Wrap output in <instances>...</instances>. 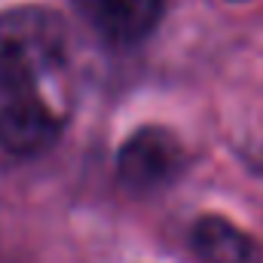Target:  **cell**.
I'll use <instances>...</instances> for the list:
<instances>
[{
  "instance_id": "obj_1",
  "label": "cell",
  "mask_w": 263,
  "mask_h": 263,
  "mask_svg": "<svg viewBox=\"0 0 263 263\" xmlns=\"http://www.w3.org/2000/svg\"><path fill=\"white\" fill-rule=\"evenodd\" d=\"M67 34L59 12L12 6L0 12V144L40 153L67 123Z\"/></svg>"
},
{
  "instance_id": "obj_2",
  "label": "cell",
  "mask_w": 263,
  "mask_h": 263,
  "mask_svg": "<svg viewBox=\"0 0 263 263\" xmlns=\"http://www.w3.org/2000/svg\"><path fill=\"white\" fill-rule=\"evenodd\" d=\"M184 168L181 141L162 126L138 129L117 153V175L135 193H153L178 178Z\"/></svg>"
},
{
  "instance_id": "obj_3",
  "label": "cell",
  "mask_w": 263,
  "mask_h": 263,
  "mask_svg": "<svg viewBox=\"0 0 263 263\" xmlns=\"http://www.w3.org/2000/svg\"><path fill=\"white\" fill-rule=\"evenodd\" d=\"M73 6L98 37L117 46L144 40L162 15V0H73Z\"/></svg>"
},
{
  "instance_id": "obj_4",
  "label": "cell",
  "mask_w": 263,
  "mask_h": 263,
  "mask_svg": "<svg viewBox=\"0 0 263 263\" xmlns=\"http://www.w3.org/2000/svg\"><path fill=\"white\" fill-rule=\"evenodd\" d=\"M190 242L202 263H260L254 239L217 214L199 217Z\"/></svg>"
}]
</instances>
